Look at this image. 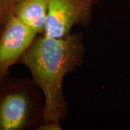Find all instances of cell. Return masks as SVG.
Masks as SVG:
<instances>
[{"instance_id":"6da1fadb","label":"cell","mask_w":130,"mask_h":130,"mask_svg":"<svg viewBox=\"0 0 130 130\" xmlns=\"http://www.w3.org/2000/svg\"><path fill=\"white\" fill-rule=\"evenodd\" d=\"M85 53L82 32L70 33L62 38L41 34L21 58L20 64L28 68L33 83L44 96V116L39 130L62 129L61 122L69 111L63 92L64 77L82 66Z\"/></svg>"},{"instance_id":"7a4b0ae2","label":"cell","mask_w":130,"mask_h":130,"mask_svg":"<svg viewBox=\"0 0 130 130\" xmlns=\"http://www.w3.org/2000/svg\"><path fill=\"white\" fill-rule=\"evenodd\" d=\"M44 108L43 94L31 77L9 76L0 83V130H38Z\"/></svg>"},{"instance_id":"3957f363","label":"cell","mask_w":130,"mask_h":130,"mask_svg":"<svg viewBox=\"0 0 130 130\" xmlns=\"http://www.w3.org/2000/svg\"><path fill=\"white\" fill-rule=\"evenodd\" d=\"M100 0H48V15L43 35L62 38L70 34L74 25L88 28L93 9Z\"/></svg>"},{"instance_id":"277c9868","label":"cell","mask_w":130,"mask_h":130,"mask_svg":"<svg viewBox=\"0 0 130 130\" xmlns=\"http://www.w3.org/2000/svg\"><path fill=\"white\" fill-rule=\"evenodd\" d=\"M38 35L12 16L0 34V83L10 76V68L21 58Z\"/></svg>"},{"instance_id":"5b68a950","label":"cell","mask_w":130,"mask_h":130,"mask_svg":"<svg viewBox=\"0 0 130 130\" xmlns=\"http://www.w3.org/2000/svg\"><path fill=\"white\" fill-rule=\"evenodd\" d=\"M14 15L37 35L43 34L48 15V0H21Z\"/></svg>"},{"instance_id":"8992f818","label":"cell","mask_w":130,"mask_h":130,"mask_svg":"<svg viewBox=\"0 0 130 130\" xmlns=\"http://www.w3.org/2000/svg\"><path fill=\"white\" fill-rule=\"evenodd\" d=\"M21 0H0V34Z\"/></svg>"}]
</instances>
